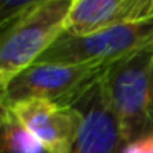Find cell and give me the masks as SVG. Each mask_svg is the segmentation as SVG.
<instances>
[{"label": "cell", "mask_w": 153, "mask_h": 153, "mask_svg": "<svg viewBox=\"0 0 153 153\" xmlns=\"http://www.w3.org/2000/svg\"><path fill=\"white\" fill-rule=\"evenodd\" d=\"M102 87L123 142L153 135V43L109 64Z\"/></svg>", "instance_id": "1"}, {"label": "cell", "mask_w": 153, "mask_h": 153, "mask_svg": "<svg viewBox=\"0 0 153 153\" xmlns=\"http://www.w3.org/2000/svg\"><path fill=\"white\" fill-rule=\"evenodd\" d=\"M73 0H40L20 22L0 33V94L63 33Z\"/></svg>", "instance_id": "2"}, {"label": "cell", "mask_w": 153, "mask_h": 153, "mask_svg": "<svg viewBox=\"0 0 153 153\" xmlns=\"http://www.w3.org/2000/svg\"><path fill=\"white\" fill-rule=\"evenodd\" d=\"M105 69L107 66L96 64L35 63L5 87L0 99L7 104L43 99L73 107L94 84L102 79Z\"/></svg>", "instance_id": "3"}, {"label": "cell", "mask_w": 153, "mask_h": 153, "mask_svg": "<svg viewBox=\"0 0 153 153\" xmlns=\"http://www.w3.org/2000/svg\"><path fill=\"white\" fill-rule=\"evenodd\" d=\"M153 43V20L114 27L89 36L61 33L36 63L109 66Z\"/></svg>", "instance_id": "4"}, {"label": "cell", "mask_w": 153, "mask_h": 153, "mask_svg": "<svg viewBox=\"0 0 153 153\" xmlns=\"http://www.w3.org/2000/svg\"><path fill=\"white\" fill-rule=\"evenodd\" d=\"M8 105L48 153H73L81 125V115L74 107L43 99L18 100Z\"/></svg>", "instance_id": "5"}, {"label": "cell", "mask_w": 153, "mask_h": 153, "mask_svg": "<svg viewBox=\"0 0 153 153\" xmlns=\"http://www.w3.org/2000/svg\"><path fill=\"white\" fill-rule=\"evenodd\" d=\"M153 20V0H73L63 33L89 36L128 23Z\"/></svg>", "instance_id": "6"}, {"label": "cell", "mask_w": 153, "mask_h": 153, "mask_svg": "<svg viewBox=\"0 0 153 153\" xmlns=\"http://www.w3.org/2000/svg\"><path fill=\"white\" fill-rule=\"evenodd\" d=\"M81 125L73 153H122L125 145L117 117L102 87V79L94 84L76 104Z\"/></svg>", "instance_id": "7"}, {"label": "cell", "mask_w": 153, "mask_h": 153, "mask_svg": "<svg viewBox=\"0 0 153 153\" xmlns=\"http://www.w3.org/2000/svg\"><path fill=\"white\" fill-rule=\"evenodd\" d=\"M0 153H48L0 99Z\"/></svg>", "instance_id": "8"}, {"label": "cell", "mask_w": 153, "mask_h": 153, "mask_svg": "<svg viewBox=\"0 0 153 153\" xmlns=\"http://www.w3.org/2000/svg\"><path fill=\"white\" fill-rule=\"evenodd\" d=\"M40 0H0V33L27 17Z\"/></svg>", "instance_id": "9"}, {"label": "cell", "mask_w": 153, "mask_h": 153, "mask_svg": "<svg viewBox=\"0 0 153 153\" xmlns=\"http://www.w3.org/2000/svg\"><path fill=\"white\" fill-rule=\"evenodd\" d=\"M122 153H153V135L140 137L137 140L125 143Z\"/></svg>", "instance_id": "10"}]
</instances>
